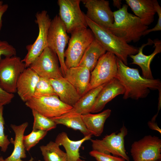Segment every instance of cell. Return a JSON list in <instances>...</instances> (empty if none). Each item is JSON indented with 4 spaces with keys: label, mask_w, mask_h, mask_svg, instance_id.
Wrapping results in <instances>:
<instances>
[{
    "label": "cell",
    "mask_w": 161,
    "mask_h": 161,
    "mask_svg": "<svg viewBox=\"0 0 161 161\" xmlns=\"http://www.w3.org/2000/svg\"><path fill=\"white\" fill-rule=\"evenodd\" d=\"M117 64L118 72L116 78L125 88L124 99L145 98L150 90H158L161 93V82L159 79L144 78L140 75L138 69L128 67L118 58Z\"/></svg>",
    "instance_id": "6da1fadb"
},
{
    "label": "cell",
    "mask_w": 161,
    "mask_h": 161,
    "mask_svg": "<svg viewBox=\"0 0 161 161\" xmlns=\"http://www.w3.org/2000/svg\"><path fill=\"white\" fill-rule=\"evenodd\" d=\"M128 7L123 4L113 12L114 22L108 30L128 44L138 41L148 27L139 17L129 13Z\"/></svg>",
    "instance_id": "7a4b0ae2"
},
{
    "label": "cell",
    "mask_w": 161,
    "mask_h": 161,
    "mask_svg": "<svg viewBox=\"0 0 161 161\" xmlns=\"http://www.w3.org/2000/svg\"><path fill=\"white\" fill-rule=\"evenodd\" d=\"M85 18L88 27L107 52L114 54L117 58L127 65L128 57L137 54L139 48L129 44L108 30L95 24L89 19L85 14Z\"/></svg>",
    "instance_id": "3957f363"
},
{
    "label": "cell",
    "mask_w": 161,
    "mask_h": 161,
    "mask_svg": "<svg viewBox=\"0 0 161 161\" xmlns=\"http://www.w3.org/2000/svg\"><path fill=\"white\" fill-rule=\"evenodd\" d=\"M71 34L64 52L67 69L78 66L86 50L95 38L92 31L87 28L75 30Z\"/></svg>",
    "instance_id": "277c9868"
},
{
    "label": "cell",
    "mask_w": 161,
    "mask_h": 161,
    "mask_svg": "<svg viewBox=\"0 0 161 161\" xmlns=\"http://www.w3.org/2000/svg\"><path fill=\"white\" fill-rule=\"evenodd\" d=\"M69 39L65 28L58 16H55L51 20L47 36V47L57 55L60 69L65 77L67 69L64 59L65 48Z\"/></svg>",
    "instance_id": "5b68a950"
},
{
    "label": "cell",
    "mask_w": 161,
    "mask_h": 161,
    "mask_svg": "<svg viewBox=\"0 0 161 161\" xmlns=\"http://www.w3.org/2000/svg\"><path fill=\"white\" fill-rule=\"evenodd\" d=\"M80 0H58V16L62 22L67 33L87 28L85 14L81 10Z\"/></svg>",
    "instance_id": "8992f818"
},
{
    "label": "cell",
    "mask_w": 161,
    "mask_h": 161,
    "mask_svg": "<svg viewBox=\"0 0 161 161\" xmlns=\"http://www.w3.org/2000/svg\"><path fill=\"white\" fill-rule=\"evenodd\" d=\"M118 72L117 58L108 52L99 59L91 72L89 83L87 92L116 78Z\"/></svg>",
    "instance_id": "52a82bcc"
},
{
    "label": "cell",
    "mask_w": 161,
    "mask_h": 161,
    "mask_svg": "<svg viewBox=\"0 0 161 161\" xmlns=\"http://www.w3.org/2000/svg\"><path fill=\"white\" fill-rule=\"evenodd\" d=\"M35 16L38 27V34L34 42L26 47L27 52L22 60L26 68L29 67L47 47L48 31L51 20L45 10L37 12Z\"/></svg>",
    "instance_id": "ba28073f"
},
{
    "label": "cell",
    "mask_w": 161,
    "mask_h": 161,
    "mask_svg": "<svg viewBox=\"0 0 161 161\" xmlns=\"http://www.w3.org/2000/svg\"><path fill=\"white\" fill-rule=\"evenodd\" d=\"M26 68L22 60L16 56L5 57L0 61V86L6 92H16L18 78Z\"/></svg>",
    "instance_id": "9c48e42d"
},
{
    "label": "cell",
    "mask_w": 161,
    "mask_h": 161,
    "mask_svg": "<svg viewBox=\"0 0 161 161\" xmlns=\"http://www.w3.org/2000/svg\"><path fill=\"white\" fill-rule=\"evenodd\" d=\"M25 104L31 109L50 118L66 113L72 108L62 101L56 95L33 96L26 102Z\"/></svg>",
    "instance_id": "30bf717a"
},
{
    "label": "cell",
    "mask_w": 161,
    "mask_h": 161,
    "mask_svg": "<svg viewBox=\"0 0 161 161\" xmlns=\"http://www.w3.org/2000/svg\"><path fill=\"white\" fill-rule=\"evenodd\" d=\"M127 133V129L123 125L120 132L117 134L112 133L101 140L91 139L93 150L107 154H112L114 156L123 158L126 161H130L124 145V137Z\"/></svg>",
    "instance_id": "8fae6325"
},
{
    "label": "cell",
    "mask_w": 161,
    "mask_h": 161,
    "mask_svg": "<svg viewBox=\"0 0 161 161\" xmlns=\"http://www.w3.org/2000/svg\"><path fill=\"white\" fill-rule=\"evenodd\" d=\"M133 161H157L161 159V140L148 135L132 144L130 150Z\"/></svg>",
    "instance_id": "7c38bea8"
},
{
    "label": "cell",
    "mask_w": 161,
    "mask_h": 161,
    "mask_svg": "<svg viewBox=\"0 0 161 161\" xmlns=\"http://www.w3.org/2000/svg\"><path fill=\"white\" fill-rule=\"evenodd\" d=\"M59 62L56 54L47 47L29 67L40 77L48 79H59L64 77Z\"/></svg>",
    "instance_id": "4fadbf2b"
},
{
    "label": "cell",
    "mask_w": 161,
    "mask_h": 161,
    "mask_svg": "<svg viewBox=\"0 0 161 161\" xmlns=\"http://www.w3.org/2000/svg\"><path fill=\"white\" fill-rule=\"evenodd\" d=\"M87 9L86 16L95 24L109 30L114 21L113 13L109 2L105 0H83Z\"/></svg>",
    "instance_id": "5bb4252c"
},
{
    "label": "cell",
    "mask_w": 161,
    "mask_h": 161,
    "mask_svg": "<svg viewBox=\"0 0 161 161\" xmlns=\"http://www.w3.org/2000/svg\"><path fill=\"white\" fill-rule=\"evenodd\" d=\"M161 52V42L158 39L154 41L148 39V42L139 48L138 53L129 56L132 59L131 64L138 65L141 68L142 76L150 79H154L150 64L154 57Z\"/></svg>",
    "instance_id": "9a60e30c"
},
{
    "label": "cell",
    "mask_w": 161,
    "mask_h": 161,
    "mask_svg": "<svg viewBox=\"0 0 161 161\" xmlns=\"http://www.w3.org/2000/svg\"><path fill=\"white\" fill-rule=\"evenodd\" d=\"M125 92L124 87L116 78L106 83L99 93L91 112L101 111L108 103Z\"/></svg>",
    "instance_id": "2e32d148"
},
{
    "label": "cell",
    "mask_w": 161,
    "mask_h": 161,
    "mask_svg": "<svg viewBox=\"0 0 161 161\" xmlns=\"http://www.w3.org/2000/svg\"><path fill=\"white\" fill-rule=\"evenodd\" d=\"M40 77L29 67L26 68L20 75L16 84V92L25 102L34 96Z\"/></svg>",
    "instance_id": "e0dca14e"
},
{
    "label": "cell",
    "mask_w": 161,
    "mask_h": 161,
    "mask_svg": "<svg viewBox=\"0 0 161 161\" xmlns=\"http://www.w3.org/2000/svg\"><path fill=\"white\" fill-rule=\"evenodd\" d=\"M49 80L56 95L65 103L72 107L81 97L75 88L65 78Z\"/></svg>",
    "instance_id": "ac0fdd59"
},
{
    "label": "cell",
    "mask_w": 161,
    "mask_h": 161,
    "mask_svg": "<svg viewBox=\"0 0 161 161\" xmlns=\"http://www.w3.org/2000/svg\"><path fill=\"white\" fill-rule=\"evenodd\" d=\"M91 72L87 68L78 66L67 69L64 78L81 97L87 92Z\"/></svg>",
    "instance_id": "d6986e66"
},
{
    "label": "cell",
    "mask_w": 161,
    "mask_h": 161,
    "mask_svg": "<svg viewBox=\"0 0 161 161\" xmlns=\"http://www.w3.org/2000/svg\"><path fill=\"white\" fill-rule=\"evenodd\" d=\"M126 2L145 25L153 23L156 13L153 0H126Z\"/></svg>",
    "instance_id": "ffe728a7"
},
{
    "label": "cell",
    "mask_w": 161,
    "mask_h": 161,
    "mask_svg": "<svg viewBox=\"0 0 161 161\" xmlns=\"http://www.w3.org/2000/svg\"><path fill=\"white\" fill-rule=\"evenodd\" d=\"M28 125L27 122L18 126L13 124L10 125V126L15 134V140L10 141V143L13 144L14 148L11 154L4 159V161H25L21 159L27 157L23 139L25 130Z\"/></svg>",
    "instance_id": "44dd1931"
},
{
    "label": "cell",
    "mask_w": 161,
    "mask_h": 161,
    "mask_svg": "<svg viewBox=\"0 0 161 161\" xmlns=\"http://www.w3.org/2000/svg\"><path fill=\"white\" fill-rule=\"evenodd\" d=\"M92 136H85L79 140L73 141L69 138L66 133L62 132L57 135L55 142L64 148L67 161H77L80 158V148L85 141L90 140Z\"/></svg>",
    "instance_id": "7402d4cb"
},
{
    "label": "cell",
    "mask_w": 161,
    "mask_h": 161,
    "mask_svg": "<svg viewBox=\"0 0 161 161\" xmlns=\"http://www.w3.org/2000/svg\"><path fill=\"white\" fill-rule=\"evenodd\" d=\"M111 112V110L107 109L97 114L89 113L81 115V117L88 130L92 135L98 137L103 133L105 122Z\"/></svg>",
    "instance_id": "603a6c76"
},
{
    "label": "cell",
    "mask_w": 161,
    "mask_h": 161,
    "mask_svg": "<svg viewBox=\"0 0 161 161\" xmlns=\"http://www.w3.org/2000/svg\"><path fill=\"white\" fill-rule=\"evenodd\" d=\"M106 52L95 38L86 50L78 66L86 67L91 72L95 68L99 59Z\"/></svg>",
    "instance_id": "cb8c5ba5"
},
{
    "label": "cell",
    "mask_w": 161,
    "mask_h": 161,
    "mask_svg": "<svg viewBox=\"0 0 161 161\" xmlns=\"http://www.w3.org/2000/svg\"><path fill=\"white\" fill-rule=\"evenodd\" d=\"M105 84L92 89L86 92L81 97L75 105L66 113L81 115L91 112L99 93Z\"/></svg>",
    "instance_id": "d4e9b609"
},
{
    "label": "cell",
    "mask_w": 161,
    "mask_h": 161,
    "mask_svg": "<svg viewBox=\"0 0 161 161\" xmlns=\"http://www.w3.org/2000/svg\"><path fill=\"white\" fill-rule=\"evenodd\" d=\"M50 119L57 124H62L73 129L79 131L84 137L92 135L86 128L80 115L66 113Z\"/></svg>",
    "instance_id": "484cf974"
},
{
    "label": "cell",
    "mask_w": 161,
    "mask_h": 161,
    "mask_svg": "<svg viewBox=\"0 0 161 161\" xmlns=\"http://www.w3.org/2000/svg\"><path fill=\"white\" fill-rule=\"evenodd\" d=\"M55 142L50 141L40 147L44 161H67L66 152L62 151Z\"/></svg>",
    "instance_id": "4316f807"
},
{
    "label": "cell",
    "mask_w": 161,
    "mask_h": 161,
    "mask_svg": "<svg viewBox=\"0 0 161 161\" xmlns=\"http://www.w3.org/2000/svg\"><path fill=\"white\" fill-rule=\"evenodd\" d=\"M34 117L33 130H40L47 131L56 128L57 124L50 118L32 109Z\"/></svg>",
    "instance_id": "83f0119b"
},
{
    "label": "cell",
    "mask_w": 161,
    "mask_h": 161,
    "mask_svg": "<svg viewBox=\"0 0 161 161\" xmlns=\"http://www.w3.org/2000/svg\"><path fill=\"white\" fill-rule=\"evenodd\" d=\"M47 131L42 130H33L29 134L24 135L23 142L26 150L30 151L46 135Z\"/></svg>",
    "instance_id": "f1b7e54d"
},
{
    "label": "cell",
    "mask_w": 161,
    "mask_h": 161,
    "mask_svg": "<svg viewBox=\"0 0 161 161\" xmlns=\"http://www.w3.org/2000/svg\"><path fill=\"white\" fill-rule=\"evenodd\" d=\"M54 95H57L49 79L40 77L35 87L33 96L40 97Z\"/></svg>",
    "instance_id": "f546056e"
},
{
    "label": "cell",
    "mask_w": 161,
    "mask_h": 161,
    "mask_svg": "<svg viewBox=\"0 0 161 161\" xmlns=\"http://www.w3.org/2000/svg\"><path fill=\"white\" fill-rule=\"evenodd\" d=\"M3 106L0 107V148L1 151L5 152L11 143L8 138V136L4 133L5 122L3 116Z\"/></svg>",
    "instance_id": "4dcf8cb0"
},
{
    "label": "cell",
    "mask_w": 161,
    "mask_h": 161,
    "mask_svg": "<svg viewBox=\"0 0 161 161\" xmlns=\"http://www.w3.org/2000/svg\"><path fill=\"white\" fill-rule=\"evenodd\" d=\"M89 154L97 161H126L123 158L93 150L89 152Z\"/></svg>",
    "instance_id": "1f68e13d"
},
{
    "label": "cell",
    "mask_w": 161,
    "mask_h": 161,
    "mask_svg": "<svg viewBox=\"0 0 161 161\" xmlns=\"http://www.w3.org/2000/svg\"><path fill=\"white\" fill-rule=\"evenodd\" d=\"M16 49L13 46L6 41L0 40V61L2 56L11 57L16 56Z\"/></svg>",
    "instance_id": "d6a6232c"
},
{
    "label": "cell",
    "mask_w": 161,
    "mask_h": 161,
    "mask_svg": "<svg viewBox=\"0 0 161 161\" xmlns=\"http://www.w3.org/2000/svg\"><path fill=\"white\" fill-rule=\"evenodd\" d=\"M153 2L156 13H157L158 16L157 22L156 25L153 28L147 30L144 32L143 35H147L152 32L161 30V7L157 0H153Z\"/></svg>",
    "instance_id": "836d02e7"
},
{
    "label": "cell",
    "mask_w": 161,
    "mask_h": 161,
    "mask_svg": "<svg viewBox=\"0 0 161 161\" xmlns=\"http://www.w3.org/2000/svg\"><path fill=\"white\" fill-rule=\"evenodd\" d=\"M14 97L13 94L6 92L0 86V107L10 103Z\"/></svg>",
    "instance_id": "e575fe53"
},
{
    "label": "cell",
    "mask_w": 161,
    "mask_h": 161,
    "mask_svg": "<svg viewBox=\"0 0 161 161\" xmlns=\"http://www.w3.org/2000/svg\"><path fill=\"white\" fill-rule=\"evenodd\" d=\"M8 7V5L7 4H4L0 8V31L2 26V17L7 11Z\"/></svg>",
    "instance_id": "d590c367"
},
{
    "label": "cell",
    "mask_w": 161,
    "mask_h": 161,
    "mask_svg": "<svg viewBox=\"0 0 161 161\" xmlns=\"http://www.w3.org/2000/svg\"><path fill=\"white\" fill-rule=\"evenodd\" d=\"M148 124L150 129L156 130L158 131L160 133H161V129L158 127L155 121L151 120L149 121L148 123Z\"/></svg>",
    "instance_id": "8d00e7d4"
},
{
    "label": "cell",
    "mask_w": 161,
    "mask_h": 161,
    "mask_svg": "<svg viewBox=\"0 0 161 161\" xmlns=\"http://www.w3.org/2000/svg\"><path fill=\"white\" fill-rule=\"evenodd\" d=\"M113 5L114 6L120 9L121 7V1L119 0H113Z\"/></svg>",
    "instance_id": "74e56055"
},
{
    "label": "cell",
    "mask_w": 161,
    "mask_h": 161,
    "mask_svg": "<svg viewBox=\"0 0 161 161\" xmlns=\"http://www.w3.org/2000/svg\"><path fill=\"white\" fill-rule=\"evenodd\" d=\"M3 4V1H0V8L2 7Z\"/></svg>",
    "instance_id": "f35d334b"
},
{
    "label": "cell",
    "mask_w": 161,
    "mask_h": 161,
    "mask_svg": "<svg viewBox=\"0 0 161 161\" xmlns=\"http://www.w3.org/2000/svg\"><path fill=\"white\" fill-rule=\"evenodd\" d=\"M0 161H4V159L2 157H0Z\"/></svg>",
    "instance_id": "ab89813d"
},
{
    "label": "cell",
    "mask_w": 161,
    "mask_h": 161,
    "mask_svg": "<svg viewBox=\"0 0 161 161\" xmlns=\"http://www.w3.org/2000/svg\"><path fill=\"white\" fill-rule=\"evenodd\" d=\"M77 161H85L83 160H82L80 158Z\"/></svg>",
    "instance_id": "60d3db41"
},
{
    "label": "cell",
    "mask_w": 161,
    "mask_h": 161,
    "mask_svg": "<svg viewBox=\"0 0 161 161\" xmlns=\"http://www.w3.org/2000/svg\"><path fill=\"white\" fill-rule=\"evenodd\" d=\"M157 161H161V160H158Z\"/></svg>",
    "instance_id": "b9f144b4"
}]
</instances>
